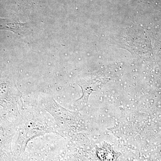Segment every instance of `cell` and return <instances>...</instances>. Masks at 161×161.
Returning <instances> with one entry per match:
<instances>
[{"instance_id":"6da1fadb","label":"cell","mask_w":161,"mask_h":161,"mask_svg":"<svg viewBox=\"0 0 161 161\" xmlns=\"http://www.w3.org/2000/svg\"><path fill=\"white\" fill-rule=\"evenodd\" d=\"M26 24L13 20L0 18V30H7L18 33L24 28Z\"/></svg>"}]
</instances>
